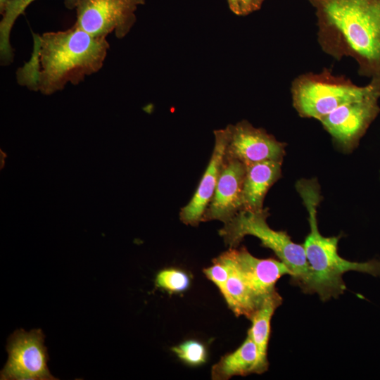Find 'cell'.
<instances>
[{"label": "cell", "mask_w": 380, "mask_h": 380, "mask_svg": "<svg viewBox=\"0 0 380 380\" xmlns=\"http://www.w3.org/2000/svg\"><path fill=\"white\" fill-rule=\"evenodd\" d=\"M30 58L16 72L18 83L51 95L68 84L77 85L103 67L110 45L72 25L57 32L34 34Z\"/></svg>", "instance_id": "cell-1"}, {"label": "cell", "mask_w": 380, "mask_h": 380, "mask_svg": "<svg viewBox=\"0 0 380 380\" xmlns=\"http://www.w3.org/2000/svg\"><path fill=\"white\" fill-rule=\"evenodd\" d=\"M308 1L322 51L338 61L351 57L360 76L380 80V0Z\"/></svg>", "instance_id": "cell-2"}, {"label": "cell", "mask_w": 380, "mask_h": 380, "mask_svg": "<svg viewBox=\"0 0 380 380\" xmlns=\"http://www.w3.org/2000/svg\"><path fill=\"white\" fill-rule=\"evenodd\" d=\"M296 186L308 211L310 225L303 244L311 271L308 293H317L324 301L338 297L346 289L343 275L349 271L380 276V261L358 262L344 259L338 252L340 236H324L319 232L317 215L321 194L317 182L302 179Z\"/></svg>", "instance_id": "cell-3"}, {"label": "cell", "mask_w": 380, "mask_h": 380, "mask_svg": "<svg viewBox=\"0 0 380 380\" xmlns=\"http://www.w3.org/2000/svg\"><path fill=\"white\" fill-rule=\"evenodd\" d=\"M268 216L267 208L243 209L224 223L219 234L229 248H237L247 235L257 237L289 268L293 281L308 293L311 271L303 246L293 242L286 232L272 229L267 222Z\"/></svg>", "instance_id": "cell-4"}, {"label": "cell", "mask_w": 380, "mask_h": 380, "mask_svg": "<svg viewBox=\"0 0 380 380\" xmlns=\"http://www.w3.org/2000/svg\"><path fill=\"white\" fill-rule=\"evenodd\" d=\"M372 85L370 81L365 86H357L346 76L324 68L319 73H305L293 80V106L300 117L319 121L339 106L362 98Z\"/></svg>", "instance_id": "cell-5"}, {"label": "cell", "mask_w": 380, "mask_h": 380, "mask_svg": "<svg viewBox=\"0 0 380 380\" xmlns=\"http://www.w3.org/2000/svg\"><path fill=\"white\" fill-rule=\"evenodd\" d=\"M372 88L362 98L345 103L319 122L338 144L355 147L380 112V80L371 79Z\"/></svg>", "instance_id": "cell-6"}, {"label": "cell", "mask_w": 380, "mask_h": 380, "mask_svg": "<svg viewBox=\"0 0 380 380\" xmlns=\"http://www.w3.org/2000/svg\"><path fill=\"white\" fill-rule=\"evenodd\" d=\"M146 0H77L76 27L87 33L106 37L114 33L124 38L136 22L135 12Z\"/></svg>", "instance_id": "cell-7"}, {"label": "cell", "mask_w": 380, "mask_h": 380, "mask_svg": "<svg viewBox=\"0 0 380 380\" xmlns=\"http://www.w3.org/2000/svg\"><path fill=\"white\" fill-rule=\"evenodd\" d=\"M40 329L15 331L8 338V360L1 380H55L47 366L49 356Z\"/></svg>", "instance_id": "cell-8"}, {"label": "cell", "mask_w": 380, "mask_h": 380, "mask_svg": "<svg viewBox=\"0 0 380 380\" xmlns=\"http://www.w3.org/2000/svg\"><path fill=\"white\" fill-rule=\"evenodd\" d=\"M229 139L227 156L236 158L246 165L263 161H281L285 144L277 141L264 129L253 126L247 120L227 126Z\"/></svg>", "instance_id": "cell-9"}, {"label": "cell", "mask_w": 380, "mask_h": 380, "mask_svg": "<svg viewBox=\"0 0 380 380\" xmlns=\"http://www.w3.org/2000/svg\"><path fill=\"white\" fill-rule=\"evenodd\" d=\"M246 172L244 163L225 154L214 194L202 222L219 220L225 223L243 209V189Z\"/></svg>", "instance_id": "cell-10"}, {"label": "cell", "mask_w": 380, "mask_h": 380, "mask_svg": "<svg viewBox=\"0 0 380 380\" xmlns=\"http://www.w3.org/2000/svg\"><path fill=\"white\" fill-rule=\"evenodd\" d=\"M215 145L209 163L190 201L179 213L181 221L187 225L196 226L202 218L214 194L229 139L226 127L214 131Z\"/></svg>", "instance_id": "cell-11"}, {"label": "cell", "mask_w": 380, "mask_h": 380, "mask_svg": "<svg viewBox=\"0 0 380 380\" xmlns=\"http://www.w3.org/2000/svg\"><path fill=\"white\" fill-rule=\"evenodd\" d=\"M235 263L254 293L262 300L276 291L277 281L284 275L291 277L289 268L279 259H261L242 247L232 248Z\"/></svg>", "instance_id": "cell-12"}, {"label": "cell", "mask_w": 380, "mask_h": 380, "mask_svg": "<svg viewBox=\"0 0 380 380\" xmlns=\"http://www.w3.org/2000/svg\"><path fill=\"white\" fill-rule=\"evenodd\" d=\"M220 256L229 270V277L221 292L229 308L236 316L243 315L250 319L264 300L260 299L252 290L238 269L232 248Z\"/></svg>", "instance_id": "cell-13"}, {"label": "cell", "mask_w": 380, "mask_h": 380, "mask_svg": "<svg viewBox=\"0 0 380 380\" xmlns=\"http://www.w3.org/2000/svg\"><path fill=\"white\" fill-rule=\"evenodd\" d=\"M267 369L268 367L260 359L255 343L247 334L236 350L222 356L212 367L211 378L213 380H227L234 376L262 374Z\"/></svg>", "instance_id": "cell-14"}, {"label": "cell", "mask_w": 380, "mask_h": 380, "mask_svg": "<svg viewBox=\"0 0 380 380\" xmlns=\"http://www.w3.org/2000/svg\"><path fill=\"white\" fill-rule=\"evenodd\" d=\"M246 166L243 209L260 210L267 192L281 177V161H263Z\"/></svg>", "instance_id": "cell-15"}, {"label": "cell", "mask_w": 380, "mask_h": 380, "mask_svg": "<svg viewBox=\"0 0 380 380\" xmlns=\"http://www.w3.org/2000/svg\"><path fill=\"white\" fill-rule=\"evenodd\" d=\"M281 296L277 291L267 296L249 319L251 327L248 331L255 343L260 359L268 367L267 349L270 336V323L276 309L281 304Z\"/></svg>", "instance_id": "cell-16"}, {"label": "cell", "mask_w": 380, "mask_h": 380, "mask_svg": "<svg viewBox=\"0 0 380 380\" xmlns=\"http://www.w3.org/2000/svg\"><path fill=\"white\" fill-rule=\"evenodd\" d=\"M34 0H11L2 14L0 22V58L1 65H8L13 61V52L10 43L11 30L17 20ZM77 0H65L69 9L75 8Z\"/></svg>", "instance_id": "cell-17"}, {"label": "cell", "mask_w": 380, "mask_h": 380, "mask_svg": "<svg viewBox=\"0 0 380 380\" xmlns=\"http://www.w3.org/2000/svg\"><path fill=\"white\" fill-rule=\"evenodd\" d=\"M190 285V278L183 270L166 268L156 275L155 286L169 293H179L186 291Z\"/></svg>", "instance_id": "cell-18"}, {"label": "cell", "mask_w": 380, "mask_h": 380, "mask_svg": "<svg viewBox=\"0 0 380 380\" xmlns=\"http://www.w3.org/2000/svg\"><path fill=\"white\" fill-rule=\"evenodd\" d=\"M171 350L181 361L191 367L200 366L207 360L205 346L196 340L184 341Z\"/></svg>", "instance_id": "cell-19"}, {"label": "cell", "mask_w": 380, "mask_h": 380, "mask_svg": "<svg viewBox=\"0 0 380 380\" xmlns=\"http://www.w3.org/2000/svg\"><path fill=\"white\" fill-rule=\"evenodd\" d=\"M255 0H230L227 3L235 15L243 16L255 11Z\"/></svg>", "instance_id": "cell-20"}, {"label": "cell", "mask_w": 380, "mask_h": 380, "mask_svg": "<svg viewBox=\"0 0 380 380\" xmlns=\"http://www.w3.org/2000/svg\"><path fill=\"white\" fill-rule=\"evenodd\" d=\"M11 0H0V13L2 15Z\"/></svg>", "instance_id": "cell-21"}, {"label": "cell", "mask_w": 380, "mask_h": 380, "mask_svg": "<svg viewBox=\"0 0 380 380\" xmlns=\"http://www.w3.org/2000/svg\"><path fill=\"white\" fill-rule=\"evenodd\" d=\"M264 1L265 0H255V11H258V9L261 8L262 4L264 2Z\"/></svg>", "instance_id": "cell-22"}, {"label": "cell", "mask_w": 380, "mask_h": 380, "mask_svg": "<svg viewBox=\"0 0 380 380\" xmlns=\"http://www.w3.org/2000/svg\"><path fill=\"white\" fill-rule=\"evenodd\" d=\"M227 2H228V1H230V0H227Z\"/></svg>", "instance_id": "cell-23"}]
</instances>
